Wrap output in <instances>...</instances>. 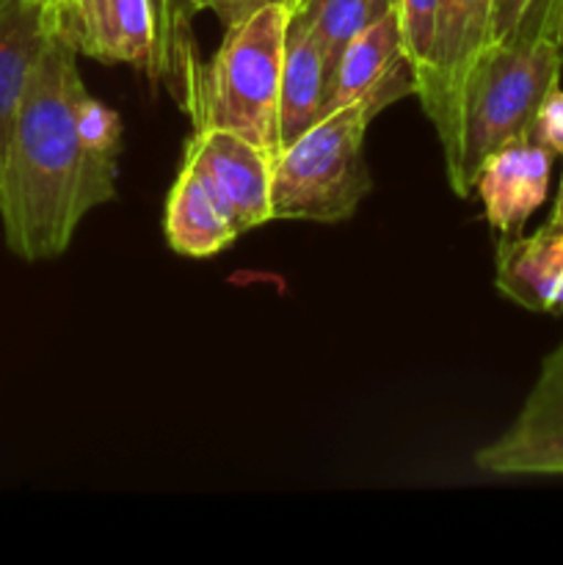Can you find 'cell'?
I'll list each match as a JSON object with an SVG mask.
<instances>
[{
    "label": "cell",
    "instance_id": "obj_7",
    "mask_svg": "<svg viewBox=\"0 0 563 565\" xmlns=\"http://www.w3.org/2000/svg\"><path fill=\"white\" fill-rule=\"evenodd\" d=\"M491 6L495 0H439L436 3L434 47L428 70L417 86V99L434 130L450 116L464 77L491 44Z\"/></svg>",
    "mask_w": 563,
    "mask_h": 565
},
{
    "label": "cell",
    "instance_id": "obj_22",
    "mask_svg": "<svg viewBox=\"0 0 563 565\" xmlns=\"http://www.w3.org/2000/svg\"><path fill=\"white\" fill-rule=\"evenodd\" d=\"M265 3H285L287 0H193V11H213L215 17H219L221 22L226 25H232V22L243 20V17L252 14L254 9H259V6Z\"/></svg>",
    "mask_w": 563,
    "mask_h": 565
},
{
    "label": "cell",
    "instance_id": "obj_19",
    "mask_svg": "<svg viewBox=\"0 0 563 565\" xmlns=\"http://www.w3.org/2000/svg\"><path fill=\"white\" fill-rule=\"evenodd\" d=\"M77 132L92 154L105 160H119L121 152V119L103 99L83 94L77 103Z\"/></svg>",
    "mask_w": 563,
    "mask_h": 565
},
{
    "label": "cell",
    "instance_id": "obj_2",
    "mask_svg": "<svg viewBox=\"0 0 563 565\" xmlns=\"http://www.w3.org/2000/svg\"><path fill=\"white\" fill-rule=\"evenodd\" d=\"M563 39H513L480 53L439 136L447 182L467 199L491 152L533 132L541 103L561 86Z\"/></svg>",
    "mask_w": 563,
    "mask_h": 565
},
{
    "label": "cell",
    "instance_id": "obj_5",
    "mask_svg": "<svg viewBox=\"0 0 563 565\" xmlns=\"http://www.w3.org/2000/svg\"><path fill=\"white\" fill-rule=\"evenodd\" d=\"M182 166L199 177L237 237L274 221V158L243 136L221 127H193Z\"/></svg>",
    "mask_w": 563,
    "mask_h": 565
},
{
    "label": "cell",
    "instance_id": "obj_11",
    "mask_svg": "<svg viewBox=\"0 0 563 565\" xmlns=\"http://www.w3.org/2000/svg\"><path fill=\"white\" fill-rule=\"evenodd\" d=\"M495 285L530 312L563 315V230L546 221L533 235L500 237Z\"/></svg>",
    "mask_w": 563,
    "mask_h": 565
},
{
    "label": "cell",
    "instance_id": "obj_21",
    "mask_svg": "<svg viewBox=\"0 0 563 565\" xmlns=\"http://www.w3.org/2000/svg\"><path fill=\"white\" fill-rule=\"evenodd\" d=\"M155 20V36H158V66L160 81L174 75L177 70V50H174V31H171V0H149Z\"/></svg>",
    "mask_w": 563,
    "mask_h": 565
},
{
    "label": "cell",
    "instance_id": "obj_14",
    "mask_svg": "<svg viewBox=\"0 0 563 565\" xmlns=\"http://www.w3.org/2000/svg\"><path fill=\"white\" fill-rule=\"evenodd\" d=\"M390 11H395L392 0H304L293 11V22L307 28L309 36L320 44L334 77L342 50Z\"/></svg>",
    "mask_w": 563,
    "mask_h": 565
},
{
    "label": "cell",
    "instance_id": "obj_8",
    "mask_svg": "<svg viewBox=\"0 0 563 565\" xmlns=\"http://www.w3.org/2000/svg\"><path fill=\"white\" fill-rule=\"evenodd\" d=\"M555 152L530 136L506 143L484 160L475 193L484 204L486 221L502 237L522 235L524 224L546 202Z\"/></svg>",
    "mask_w": 563,
    "mask_h": 565
},
{
    "label": "cell",
    "instance_id": "obj_18",
    "mask_svg": "<svg viewBox=\"0 0 563 565\" xmlns=\"http://www.w3.org/2000/svg\"><path fill=\"white\" fill-rule=\"evenodd\" d=\"M436 3L439 0H397V20H401L403 50L414 70V81H423L428 70L431 47H434V25H436ZM417 97V94H414Z\"/></svg>",
    "mask_w": 563,
    "mask_h": 565
},
{
    "label": "cell",
    "instance_id": "obj_24",
    "mask_svg": "<svg viewBox=\"0 0 563 565\" xmlns=\"http://www.w3.org/2000/svg\"><path fill=\"white\" fill-rule=\"evenodd\" d=\"M550 224L561 226V230H563V171H561V185H557V196H555V204H552Z\"/></svg>",
    "mask_w": 563,
    "mask_h": 565
},
{
    "label": "cell",
    "instance_id": "obj_12",
    "mask_svg": "<svg viewBox=\"0 0 563 565\" xmlns=\"http://www.w3.org/2000/svg\"><path fill=\"white\" fill-rule=\"evenodd\" d=\"M331 83H334V77H331L329 61H326L320 44L309 36L307 28L290 20L279 86L282 149L329 114Z\"/></svg>",
    "mask_w": 563,
    "mask_h": 565
},
{
    "label": "cell",
    "instance_id": "obj_15",
    "mask_svg": "<svg viewBox=\"0 0 563 565\" xmlns=\"http://www.w3.org/2000/svg\"><path fill=\"white\" fill-rule=\"evenodd\" d=\"M475 463L489 475H563V434H502L475 452Z\"/></svg>",
    "mask_w": 563,
    "mask_h": 565
},
{
    "label": "cell",
    "instance_id": "obj_13",
    "mask_svg": "<svg viewBox=\"0 0 563 565\" xmlns=\"http://www.w3.org/2000/svg\"><path fill=\"white\" fill-rule=\"evenodd\" d=\"M163 235L171 252L191 259L215 257L237 241L230 218L221 213L208 188L185 166L166 196Z\"/></svg>",
    "mask_w": 563,
    "mask_h": 565
},
{
    "label": "cell",
    "instance_id": "obj_10",
    "mask_svg": "<svg viewBox=\"0 0 563 565\" xmlns=\"http://www.w3.org/2000/svg\"><path fill=\"white\" fill-rule=\"evenodd\" d=\"M55 31L59 14L39 0H0V171L28 83Z\"/></svg>",
    "mask_w": 563,
    "mask_h": 565
},
{
    "label": "cell",
    "instance_id": "obj_17",
    "mask_svg": "<svg viewBox=\"0 0 563 565\" xmlns=\"http://www.w3.org/2000/svg\"><path fill=\"white\" fill-rule=\"evenodd\" d=\"M539 36L563 39V0H495L491 44Z\"/></svg>",
    "mask_w": 563,
    "mask_h": 565
},
{
    "label": "cell",
    "instance_id": "obj_25",
    "mask_svg": "<svg viewBox=\"0 0 563 565\" xmlns=\"http://www.w3.org/2000/svg\"><path fill=\"white\" fill-rule=\"evenodd\" d=\"M39 3H44L47 9H53L55 14H59V20H61V14H64V9H66V3H70V0H39Z\"/></svg>",
    "mask_w": 563,
    "mask_h": 565
},
{
    "label": "cell",
    "instance_id": "obj_3",
    "mask_svg": "<svg viewBox=\"0 0 563 565\" xmlns=\"http://www.w3.org/2000/svg\"><path fill=\"white\" fill-rule=\"evenodd\" d=\"M290 20L285 3L259 6L226 25L210 64H199L191 53V36L182 39L177 66L193 127L232 130L270 158L282 152L279 86Z\"/></svg>",
    "mask_w": 563,
    "mask_h": 565
},
{
    "label": "cell",
    "instance_id": "obj_6",
    "mask_svg": "<svg viewBox=\"0 0 563 565\" xmlns=\"http://www.w3.org/2000/svg\"><path fill=\"white\" fill-rule=\"evenodd\" d=\"M61 31L99 64H125L160 81L158 36L149 0H70Z\"/></svg>",
    "mask_w": 563,
    "mask_h": 565
},
{
    "label": "cell",
    "instance_id": "obj_16",
    "mask_svg": "<svg viewBox=\"0 0 563 565\" xmlns=\"http://www.w3.org/2000/svg\"><path fill=\"white\" fill-rule=\"evenodd\" d=\"M508 436L563 434V340L541 364V373Z\"/></svg>",
    "mask_w": 563,
    "mask_h": 565
},
{
    "label": "cell",
    "instance_id": "obj_1",
    "mask_svg": "<svg viewBox=\"0 0 563 565\" xmlns=\"http://www.w3.org/2000/svg\"><path fill=\"white\" fill-rule=\"evenodd\" d=\"M77 55L55 31L28 83L0 171L6 246L25 263L61 257L81 221L116 196V160L88 152L77 132V103L88 92Z\"/></svg>",
    "mask_w": 563,
    "mask_h": 565
},
{
    "label": "cell",
    "instance_id": "obj_26",
    "mask_svg": "<svg viewBox=\"0 0 563 565\" xmlns=\"http://www.w3.org/2000/svg\"><path fill=\"white\" fill-rule=\"evenodd\" d=\"M301 3H304V0H287V9H290V11H296L298 6H301Z\"/></svg>",
    "mask_w": 563,
    "mask_h": 565
},
{
    "label": "cell",
    "instance_id": "obj_20",
    "mask_svg": "<svg viewBox=\"0 0 563 565\" xmlns=\"http://www.w3.org/2000/svg\"><path fill=\"white\" fill-rule=\"evenodd\" d=\"M533 138L563 158V88L557 86L550 97L541 103L533 121Z\"/></svg>",
    "mask_w": 563,
    "mask_h": 565
},
{
    "label": "cell",
    "instance_id": "obj_4",
    "mask_svg": "<svg viewBox=\"0 0 563 565\" xmlns=\"http://www.w3.org/2000/svg\"><path fill=\"white\" fill-rule=\"evenodd\" d=\"M381 108L370 99L334 108L274 158V221H348L373 188L364 136Z\"/></svg>",
    "mask_w": 563,
    "mask_h": 565
},
{
    "label": "cell",
    "instance_id": "obj_9",
    "mask_svg": "<svg viewBox=\"0 0 563 565\" xmlns=\"http://www.w3.org/2000/svg\"><path fill=\"white\" fill-rule=\"evenodd\" d=\"M412 94H417V81H414V70L403 50L397 11H390L370 28H364L342 50L334 70V83H331L329 110L346 108V105L362 103V99H370L384 110L386 105L412 97Z\"/></svg>",
    "mask_w": 563,
    "mask_h": 565
},
{
    "label": "cell",
    "instance_id": "obj_23",
    "mask_svg": "<svg viewBox=\"0 0 563 565\" xmlns=\"http://www.w3.org/2000/svg\"><path fill=\"white\" fill-rule=\"evenodd\" d=\"M193 0H171V31H174V50L180 53V44L182 39L191 36L188 28H191L193 20Z\"/></svg>",
    "mask_w": 563,
    "mask_h": 565
},
{
    "label": "cell",
    "instance_id": "obj_27",
    "mask_svg": "<svg viewBox=\"0 0 563 565\" xmlns=\"http://www.w3.org/2000/svg\"><path fill=\"white\" fill-rule=\"evenodd\" d=\"M392 6H395V11H397V0H392Z\"/></svg>",
    "mask_w": 563,
    "mask_h": 565
}]
</instances>
